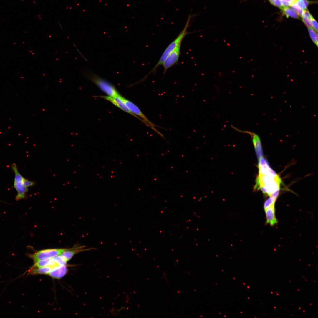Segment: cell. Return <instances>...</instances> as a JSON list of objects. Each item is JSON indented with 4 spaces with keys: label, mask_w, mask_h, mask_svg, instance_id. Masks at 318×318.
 Here are the masks:
<instances>
[{
    "label": "cell",
    "mask_w": 318,
    "mask_h": 318,
    "mask_svg": "<svg viewBox=\"0 0 318 318\" xmlns=\"http://www.w3.org/2000/svg\"><path fill=\"white\" fill-rule=\"evenodd\" d=\"M281 183L278 175L259 174L254 188L261 190L264 193L271 197L274 193L279 191Z\"/></svg>",
    "instance_id": "cell-1"
},
{
    "label": "cell",
    "mask_w": 318,
    "mask_h": 318,
    "mask_svg": "<svg viewBox=\"0 0 318 318\" xmlns=\"http://www.w3.org/2000/svg\"><path fill=\"white\" fill-rule=\"evenodd\" d=\"M191 16H189L188 18L186 23L183 29L179 34L176 37L168 46L161 55L158 62L155 66L151 71L144 77L146 79L148 76L151 74H154L156 72L157 68L162 65L163 62L177 46L180 43H182V41L184 37L191 32L187 31L190 22Z\"/></svg>",
    "instance_id": "cell-2"
},
{
    "label": "cell",
    "mask_w": 318,
    "mask_h": 318,
    "mask_svg": "<svg viewBox=\"0 0 318 318\" xmlns=\"http://www.w3.org/2000/svg\"><path fill=\"white\" fill-rule=\"evenodd\" d=\"M85 75L107 96L114 97L119 94L114 85L105 79L90 72L85 73Z\"/></svg>",
    "instance_id": "cell-3"
},
{
    "label": "cell",
    "mask_w": 318,
    "mask_h": 318,
    "mask_svg": "<svg viewBox=\"0 0 318 318\" xmlns=\"http://www.w3.org/2000/svg\"><path fill=\"white\" fill-rule=\"evenodd\" d=\"M70 248H54L41 250L32 254H29V256L35 262L37 261L52 258L61 254L63 252L71 249Z\"/></svg>",
    "instance_id": "cell-4"
},
{
    "label": "cell",
    "mask_w": 318,
    "mask_h": 318,
    "mask_svg": "<svg viewBox=\"0 0 318 318\" xmlns=\"http://www.w3.org/2000/svg\"><path fill=\"white\" fill-rule=\"evenodd\" d=\"M122 98L124 102L131 111L136 115L142 119L145 123L146 125L153 130L156 133L164 138V136L160 132L158 131L155 127H158L150 121L143 113L140 109L134 103L122 96Z\"/></svg>",
    "instance_id": "cell-5"
},
{
    "label": "cell",
    "mask_w": 318,
    "mask_h": 318,
    "mask_svg": "<svg viewBox=\"0 0 318 318\" xmlns=\"http://www.w3.org/2000/svg\"><path fill=\"white\" fill-rule=\"evenodd\" d=\"M12 168L15 173L14 186L17 192L16 198L17 200L24 198L26 193L28 191V188L24 185L23 181L24 178L19 172L16 165L15 163L12 165Z\"/></svg>",
    "instance_id": "cell-6"
},
{
    "label": "cell",
    "mask_w": 318,
    "mask_h": 318,
    "mask_svg": "<svg viewBox=\"0 0 318 318\" xmlns=\"http://www.w3.org/2000/svg\"><path fill=\"white\" fill-rule=\"evenodd\" d=\"M122 96L119 94L114 97L107 95L100 96L98 97L110 102L116 107L135 117L146 125L145 122L142 119L135 115L131 111L122 100Z\"/></svg>",
    "instance_id": "cell-7"
},
{
    "label": "cell",
    "mask_w": 318,
    "mask_h": 318,
    "mask_svg": "<svg viewBox=\"0 0 318 318\" xmlns=\"http://www.w3.org/2000/svg\"><path fill=\"white\" fill-rule=\"evenodd\" d=\"M181 43H180L177 46L163 62L162 65L164 68L163 75L168 69L178 63L180 52Z\"/></svg>",
    "instance_id": "cell-8"
},
{
    "label": "cell",
    "mask_w": 318,
    "mask_h": 318,
    "mask_svg": "<svg viewBox=\"0 0 318 318\" xmlns=\"http://www.w3.org/2000/svg\"><path fill=\"white\" fill-rule=\"evenodd\" d=\"M232 127L236 130L241 132L246 133L249 134L252 138L253 144L257 157L259 160L263 157V152L261 144L260 138L256 134L251 132L242 131L231 125Z\"/></svg>",
    "instance_id": "cell-9"
},
{
    "label": "cell",
    "mask_w": 318,
    "mask_h": 318,
    "mask_svg": "<svg viewBox=\"0 0 318 318\" xmlns=\"http://www.w3.org/2000/svg\"><path fill=\"white\" fill-rule=\"evenodd\" d=\"M259 174L270 175L276 176L278 175L270 167L266 160L263 157L259 160Z\"/></svg>",
    "instance_id": "cell-10"
},
{
    "label": "cell",
    "mask_w": 318,
    "mask_h": 318,
    "mask_svg": "<svg viewBox=\"0 0 318 318\" xmlns=\"http://www.w3.org/2000/svg\"><path fill=\"white\" fill-rule=\"evenodd\" d=\"M85 247V246H75L73 247L71 249L63 252L60 255L67 262L71 259L74 255L79 252L95 249V248H92L84 249Z\"/></svg>",
    "instance_id": "cell-11"
},
{
    "label": "cell",
    "mask_w": 318,
    "mask_h": 318,
    "mask_svg": "<svg viewBox=\"0 0 318 318\" xmlns=\"http://www.w3.org/2000/svg\"><path fill=\"white\" fill-rule=\"evenodd\" d=\"M265 211L266 223L270 225L273 226L277 223L275 213L274 205H272L264 210Z\"/></svg>",
    "instance_id": "cell-12"
},
{
    "label": "cell",
    "mask_w": 318,
    "mask_h": 318,
    "mask_svg": "<svg viewBox=\"0 0 318 318\" xmlns=\"http://www.w3.org/2000/svg\"><path fill=\"white\" fill-rule=\"evenodd\" d=\"M67 268L66 266H60L53 269L48 274L49 276L54 278H61L66 274Z\"/></svg>",
    "instance_id": "cell-13"
},
{
    "label": "cell",
    "mask_w": 318,
    "mask_h": 318,
    "mask_svg": "<svg viewBox=\"0 0 318 318\" xmlns=\"http://www.w3.org/2000/svg\"><path fill=\"white\" fill-rule=\"evenodd\" d=\"M54 269V268L50 266L39 268H31L29 272L30 274H48Z\"/></svg>",
    "instance_id": "cell-14"
},
{
    "label": "cell",
    "mask_w": 318,
    "mask_h": 318,
    "mask_svg": "<svg viewBox=\"0 0 318 318\" xmlns=\"http://www.w3.org/2000/svg\"><path fill=\"white\" fill-rule=\"evenodd\" d=\"M281 10L283 14L287 17H290L296 19H299L298 14L288 6L284 7Z\"/></svg>",
    "instance_id": "cell-15"
},
{
    "label": "cell",
    "mask_w": 318,
    "mask_h": 318,
    "mask_svg": "<svg viewBox=\"0 0 318 318\" xmlns=\"http://www.w3.org/2000/svg\"><path fill=\"white\" fill-rule=\"evenodd\" d=\"M309 35L311 40L314 44L318 46V34L317 32L312 28H308Z\"/></svg>",
    "instance_id": "cell-16"
},
{
    "label": "cell",
    "mask_w": 318,
    "mask_h": 318,
    "mask_svg": "<svg viewBox=\"0 0 318 318\" xmlns=\"http://www.w3.org/2000/svg\"><path fill=\"white\" fill-rule=\"evenodd\" d=\"M294 3L298 7L304 11L307 9L309 2L307 0H296Z\"/></svg>",
    "instance_id": "cell-17"
},
{
    "label": "cell",
    "mask_w": 318,
    "mask_h": 318,
    "mask_svg": "<svg viewBox=\"0 0 318 318\" xmlns=\"http://www.w3.org/2000/svg\"><path fill=\"white\" fill-rule=\"evenodd\" d=\"M52 260L59 266L66 265L67 262L61 255L52 258Z\"/></svg>",
    "instance_id": "cell-18"
},
{
    "label": "cell",
    "mask_w": 318,
    "mask_h": 318,
    "mask_svg": "<svg viewBox=\"0 0 318 318\" xmlns=\"http://www.w3.org/2000/svg\"><path fill=\"white\" fill-rule=\"evenodd\" d=\"M276 199L272 197H270L266 200L264 204V209H265L272 205H274Z\"/></svg>",
    "instance_id": "cell-19"
},
{
    "label": "cell",
    "mask_w": 318,
    "mask_h": 318,
    "mask_svg": "<svg viewBox=\"0 0 318 318\" xmlns=\"http://www.w3.org/2000/svg\"><path fill=\"white\" fill-rule=\"evenodd\" d=\"M301 17L303 22L307 28H312V19H308L303 14Z\"/></svg>",
    "instance_id": "cell-20"
},
{
    "label": "cell",
    "mask_w": 318,
    "mask_h": 318,
    "mask_svg": "<svg viewBox=\"0 0 318 318\" xmlns=\"http://www.w3.org/2000/svg\"><path fill=\"white\" fill-rule=\"evenodd\" d=\"M269 1L272 4L279 8L281 10L284 7L281 0H269Z\"/></svg>",
    "instance_id": "cell-21"
},
{
    "label": "cell",
    "mask_w": 318,
    "mask_h": 318,
    "mask_svg": "<svg viewBox=\"0 0 318 318\" xmlns=\"http://www.w3.org/2000/svg\"><path fill=\"white\" fill-rule=\"evenodd\" d=\"M291 6L293 10L297 13V14L302 16L303 14V10L298 7L294 3L292 4Z\"/></svg>",
    "instance_id": "cell-22"
},
{
    "label": "cell",
    "mask_w": 318,
    "mask_h": 318,
    "mask_svg": "<svg viewBox=\"0 0 318 318\" xmlns=\"http://www.w3.org/2000/svg\"><path fill=\"white\" fill-rule=\"evenodd\" d=\"M282 2L283 6L284 7H287L291 6L292 4L294 3L296 0H281Z\"/></svg>",
    "instance_id": "cell-23"
},
{
    "label": "cell",
    "mask_w": 318,
    "mask_h": 318,
    "mask_svg": "<svg viewBox=\"0 0 318 318\" xmlns=\"http://www.w3.org/2000/svg\"><path fill=\"white\" fill-rule=\"evenodd\" d=\"M23 183L24 186L27 188L28 187L32 186L34 184V182L29 181L24 178L23 181Z\"/></svg>",
    "instance_id": "cell-24"
},
{
    "label": "cell",
    "mask_w": 318,
    "mask_h": 318,
    "mask_svg": "<svg viewBox=\"0 0 318 318\" xmlns=\"http://www.w3.org/2000/svg\"><path fill=\"white\" fill-rule=\"evenodd\" d=\"M312 28L317 32H318V24L317 21L312 16Z\"/></svg>",
    "instance_id": "cell-25"
},
{
    "label": "cell",
    "mask_w": 318,
    "mask_h": 318,
    "mask_svg": "<svg viewBox=\"0 0 318 318\" xmlns=\"http://www.w3.org/2000/svg\"><path fill=\"white\" fill-rule=\"evenodd\" d=\"M303 14L308 19H312V16L307 9L303 11Z\"/></svg>",
    "instance_id": "cell-26"
}]
</instances>
